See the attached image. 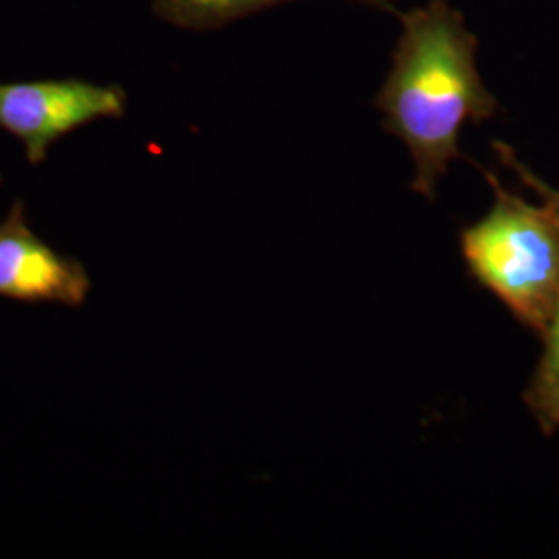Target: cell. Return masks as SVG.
I'll return each mask as SVG.
<instances>
[{"label": "cell", "instance_id": "1", "mask_svg": "<svg viewBox=\"0 0 559 559\" xmlns=\"http://www.w3.org/2000/svg\"><path fill=\"white\" fill-rule=\"evenodd\" d=\"M400 36L390 73L376 96L383 129L396 135L415 164L413 189L436 198L438 180L460 154L464 124L498 112L477 67L479 40L445 0L399 13Z\"/></svg>", "mask_w": 559, "mask_h": 559}, {"label": "cell", "instance_id": "2", "mask_svg": "<svg viewBox=\"0 0 559 559\" xmlns=\"http://www.w3.org/2000/svg\"><path fill=\"white\" fill-rule=\"evenodd\" d=\"M496 201L462 233L468 270L539 336L559 299V228L549 212L510 193L489 170Z\"/></svg>", "mask_w": 559, "mask_h": 559}, {"label": "cell", "instance_id": "3", "mask_svg": "<svg viewBox=\"0 0 559 559\" xmlns=\"http://www.w3.org/2000/svg\"><path fill=\"white\" fill-rule=\"evenodd\" d=\"M127 94L119 85L83 80L0 83V129L15 135L29 164L46 160L55 141L94 120L120 119Z\"/></svg>", "mask_w": 559, "mask_h": 559}, {"label": "cell", "instance_id": "4", "mask_svg": "<svg viewBox=\"0 0 559 559\" xmlns=\"http://www.w3.org/2000/svg\"><path fill=\"white\" fill-rule=\"evenodd\" d=\"M90 288L92 280L80 261L46 245L27 226L20 201L13 203L0 222V297L80 307Z\"/></svg>", "mask_w": 559, "mask_h": 559}, {"label": "cell", "instance_id": "5", "mask_svg": "<svg viewBox=\"0 0 559 559\" xmlns=\"http://www.w3.org/2000/svg\"><path fill=\"white\" fill-rule=\"evenodd\" d=\"M284 2H293V0H152V7H154V13L170 25L193 29V32H205V29L224 27L233 21L242 20L247 15H253L258 11L284 4ZM348 2L396 13L394 0H348Z\"/></svg>", "mask_w": 559, "mask_h": 559}, {"label": "cell", "instance_id": "6", "mask_svg": "<svg viewBox=\"0 0 559 559\" xmlns=\"http://www.w3.org/2000/svg\"><path fill=\"white\" fill-rule=\"evenodd\" d=\"M543 340L545 350L528 385L526 402L540 427L549 433L559 429V299Z\"/></svg>", "mask_w": 559, "mask_h": 559}, {"label": "cell", "instance_id": "7", "mask_svg": "<svg viewBox=\"0 0 559 559\" xmlns=\"http://www.w3.org/2000/svg\"><path fill=\"white\" fill-rule=\"evenodd\" d=\"M493 147H496V152L500 154L503 164L510 166V168L519 175L520 179L524 180V185H528V187L539 195L543 207L549 212V216L554 218L556 226L559 228V189L549 187V185L543 182L537 175H533V173L516 158V154L512 152V147H508V145H503V143H493Z\"/></svg>", "mask_w": 559, "mask_h": 559}]
</instances>
